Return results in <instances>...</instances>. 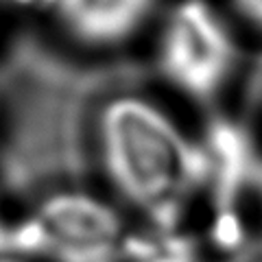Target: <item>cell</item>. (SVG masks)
Returning <instances> with one entry per match:
<instances>
[{"label":"cell","instance_id":"5b68a950","mask_svg":"<svg viewBox=\"0 0 262 262\" xmlns=\"http://www.w3.org/2000/svg\"><path fill=\"white\" fill-rule=\"evenodd\" d=\"M236 11L253 27L262 29V0H227Z\"/></svg>","mask_w":262,"mask_h":262},{"label":"cell","instance_id":"8992f818","mask_svg":"<svg viewBox=\"0 0 262 262\" xmlns=\"http://www.w3.org/2000/svg\"><path fill=\"white\" fill-rule=\"evenodd\" d=\"M20 11H53L57 0H0Z\"/></svg>","mask_w":262,"mask_h":262},{"label":"cell","instance_id":"6da1fadb","mask_svg":"<svg viewBox=\"0 0 262 262\" xmlns=\"http://www.w3.org/2000/svg\"><path fill=\"white\" fill-rule=\"evenodd\" d=\"M96 146L110 184L151 214L175 208L203 182L199 142L149 98H110L96 118Z\"/></svg>","mask_w":262,"mask_h":262},{"label":"cell","instance_id":"3957f363","mask_svg":"<svg viewBox=\"0 0 262 262\" xmlns=\"http://www.w3.org/2000/svg\"><path fill=\"white\" fill-rule=\"evenodd\" d=\"M24 247L53 262H116L127 229L103 199L81 192H55L31 212L20 227Z\"/></svg>","mask_w":262,"mask_h":262},{"label":"cell","instance_id":"7a4b0ae2","mask_svg":"<svg viewBox=\"0 0 262 262\" xmlns=\"http://www.w3.org/2000/svg\"><path fill=\"white\" fill-rule=\"evenodd\" d=\"M238 46L223 15L208 0H179L160 31L158 61L166 81L194 101H208L225 88Z\"/></svg>","mask_w":262,"mask_h":262},{"label":"cell","instance_id":"277c9868","mask_svg":"<svg viewBox=\"0 0 262 262\" xmlns=\"http://www.w3.org/2000/svg\"><path fill=\"white\" fill-rule=\"evenodd\" d=\"M160 0H57L53 13L59 27L90 48L127 42L151 18Z\"/></svg>","mask_w":262,"mask_h":262}]
</instances>
